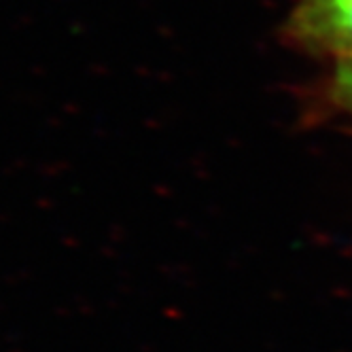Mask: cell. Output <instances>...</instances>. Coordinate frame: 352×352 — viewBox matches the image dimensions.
<instances>
[{
  "instance_id": "1",
  "label": "cell",
  "mask_w": 352,
  "mask_h": 352,
  "mask_svg": "<svg viewBox=\"0 0 352 352\" xmlns=\"http://www.w3.org/2000/svg\"><path fill=\"white\" fill-rule=\"evenodd\" d=\"M299 28L308 38L352 60V0H308Z\"/></svg>"
},
{
  "instance_id": "2",
  "label": "cell",
  "mask_w": 352,
  "mask_h": 352,
  "mask_svg": "<svg viewBox=\"0 0 352 352\" xmlns=\"http://www.w3.org/2000/svg\"><path fill=\"white\" fill-rule=\"evenodd\" d=\"M336 98L340 102L352 111V60H348L346 64L340 66L338 74H336V85H333Z\"/></svg>"
}]
</instances>
